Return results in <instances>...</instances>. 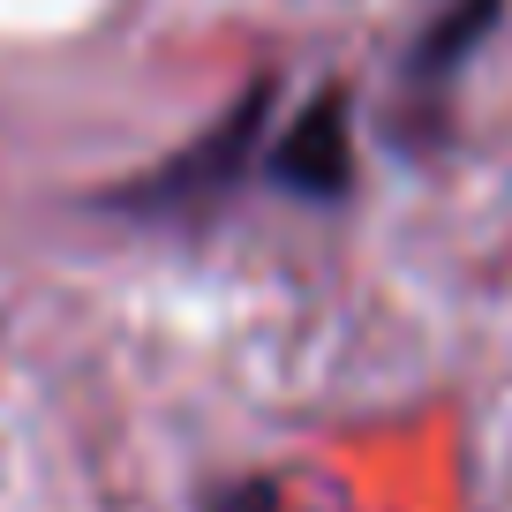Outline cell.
<instances>
[{"label": "cell", "mask_w": 512, "mask_h": 512, "mask_svg": "<svg viewBox=\"0 0 512 512\" xmlns=\"http://www.w3.org/2000/svg\"><path fill=\"white\" fill-rule=\"evenodd\" d=\"M264 98H272V91H249L211 136H196L181 159H166L144 189H121V204L128 211H174V204H204V196L234 189V174L249 166V151H256V128H264Z\"/></svg>", "instance_id": "cell-1"}, {"label": "cell", "mask_w": 512, "mask_h": 512, "mask_svg": "<svg viewBox=\"0 0 512 512\" xmlns=\"http://www.w3.org/2000/svg\"><path fill=\"white\" fill-rule=\"evenodd\" d=\"M219 512H279V497L264 490V482H249V490H234V497H226Z\"/></svg>", "instance_id": "cell-4"}, {"label": "cell", "mask_w": 512, "mask_h": 512, "mask_svg": "<svg viewBox=\"0 0 512 512\" xmlns=\"http://www.w3.org/2000/svg\"><path fill=\"white\" fill-rule=\"evenodd\" d=\"M490 16H497V0H460V8H452V16L430 31V46H422V61H415V68H422V76H445V68L460 61V53L475 46L482 31H490Z\"/></svg>", "instance_id": "cell-3"}, {"label": "cell", "mask_w": 512, "mask_h": 512, "mask_svg": "<svg viewBox=\"0 0 512 512\" xmlns=\"http://www.w3.org/2000/svg\"><path fill=\"white\" fill-rule=\"evenodd\" d=\"M272 174L287 181V189H302V196H347V181H354V144H347V113H339V98H317V106L287 128V144H279Z\"/></svg>", "instance_id": "cell-2"}]
</instances>
